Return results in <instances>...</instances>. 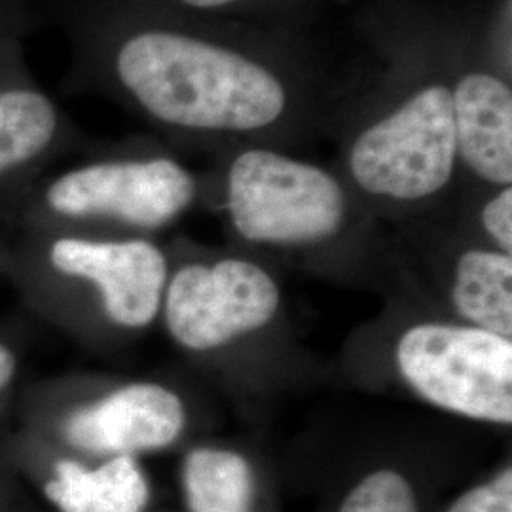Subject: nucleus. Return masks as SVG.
I'll return each instance as SVG.
<instances>
[{
    "label": "nucleus",
    "instance_id": "nucleus-1",
    "mask_svg": "<svg viewBox=\"0 0 512 512\" xmlns=\"http://www.w3.org/2000/svg\"><path fill=\"white\" fill-rule=\"evenodd\" d=\"M109 71L150 118L188 129L251 131L285 107L281 84L241 55L160 27L116 42Z\"/></svg>",
    "mask_w": 512,
    "mask_h": 512
},
{
    "label": "nucleus",
    "instance_id": "nucleus-2",
    "mask_svg": "<svg viewBox=\"0 0 512 512\" xmlns=\"http://www.w3.org/2000/svg\"><path fill=\"white\" fill-rule=\"evenodd\" d=\"M401 384L420 401L463 420L512 423V340L459 321L408 325L391 351Z\"/></svg>",
    "mask_w": 512,
    "mask_h": 512
},
{
    "label": "nucleus",
    "instance_id": "nucleus-3",
    "mask_svg": "<svg viewBox=\"0 0 512 512\" xmlns=\"http://www.w3.org/2000/svg\"><path fill=\"white\" fill-rule=\"evenodd\" d=\"M228 215L258 245L306 247L334 238L346 198L327 171L270 150L239 154L228 171Z\"/></svg>",
    "mask_w": 512,
    "mask_h": 512
},
{
    "label": "nucleus",
    "instance_id": "nucleus-4",
    "mask_svg": "<svg viewBox=\"0 0 512 512\" xmlns=\"http://www.w3.org/2000/svg\"><path fill=\"white\" fill-rule=\"evenodd\" d=\"M281 310L274 275L247 258L190 262L169 275L162 300L171 340L192 353H217L268 329Z\"/></svg>",
    "mask_w": 512,
    "mask_h": 512
},
{
    "label": "nucleus",
    "instance_id": "nucleus-5",
    "mask_svg": "<svg viewBox=\"0 0 512 512\" xmlns=\"http://www.w3.org/2000/svg\"><path fill=\"white\" fill-rule=\"evenodd\" d=\"M452 93L425 88L355 141L349 169L368 194L416 202L442 190L456 167Z\"/></svg>",
    "mask_w": 512,
    "mask_h": 512
},
{
    "label": "nucleus",
    "instance_id": "nucleus-6",
    "mask_svg": "<svg viewBox=\"0 0 512 512\" xmlns=\"http://www.w3.org/2000/svg\"><path fill=\"white\" fill-rule=\"evenodd\" d=\"M194 196L196 183L183 165L137 158L73 167L42 188L38 205L57 220H112L158 230L183 215Z\"/></svg>",
    "mask_w": 512,
    "mask_h": 512
},
{
    "label": "nucleus",
    "instance_id": "nucleus-7",
    "mask_svg": "<svg viewBox=\"0 0 512 512\" xmlns=\"http://www.w3.org/2000/svg\"><path fill=\"white\" fill-rule=\"evenodd\" d=\"M57 272L90 281L116 327H150L164 300L169 266L164 251L148 239L59 236L48 247Z\"/></svg>",
    "mask_w": 512,
    "mask_h": 512
},
{
    "label": "nucleus",
    "instance_id": "nucleus-8",
    "mask_svg": "<svg viewBox=\"0 0 512 512\" xmlns=\"http://www.w3.org/2000/svg\"><path fill=\"white\" fill-rule=\"evenodd\" d=\"M188 423L179 393L156 382L122 385L65 420L67 442L92 456L137 458L181 439Z\"/></svg>",
    "mask_w": 512,
    "mask_h": 512
},
{
    "label": "nucleus",
    "instance_id": "nucleus-9",
    "mask_svg": "<svg viewBox=\"0 0 512 512\" xmlns=\"http://www.w3.org/2000/svg\"><path fill=\"white\" fill-rule=\"evenodd\" d=\"M21 40H0V183L31 171L67 137V118L31 73Z\"/></svg>",
    "mask_w": 512,
    "mask_h": 512
},
{
    "label": "nucleus",
    "instance_id": "nucleus-10",
    "mask_svg": "<svg viewBox=\"0 0 512 512\" xmlns=\"http://www.w3.org/2000/svg\"><path fill=\"white\" fill-rule=\"evenodd\" d=\"M456 147L484 181L512 183L511 90L490 74H469L452 93Z\"/></svg>",
    "mask_w": 512,
    "mask_h": 512
},
{
    "label": "nucleus",
    "instance_id": "nucleus-11",
    "mask_svg": "<svg viewBox=\"0 0 512 512\" xmlns=\"http://www.w3.org/2000/svg\"><path fill=\"white\" fill-rule=\"evenodd\" d=\"M44 495L59 512H145L150 484L139 459L131 456L105 458L95 467L61 459Z\"/></svg>",
    "mask_w": 512,
    "mask_h": 512
},
{
    "label": "nucleus",
    "instance_id": "nucleus-12",
    "mask_svg": "<svg viewBox=\"0 0 512 512\" xmlns=\"http://www.w3.org/2000/svg\"><path fill=\"white\" fill-rule=\"evenodd\" d=\"M446 293L456 321L512 340V255L497 249L463 251Z\"/></svg>",
    "mask_w": 512,
    "mask_h": 512
},
{
    "label": "nucleus",
    "instance_id": "nucleus-13",
    "mask_svg": "<svg viewBox=\"0 0 512 512\" xmlns=\"http://www.w3.org/2000/svg\"><path fill=\"white\" fill-rule=\"evenodd\" d=\"M181 482L186 512H253L255 507V469L234 448H192L184 456Z\"/></svg>",
    "mask_w": 512,
    "mask_h": 512
},
{
    "label": "nucleus",
    "instance_id": "nucleus-14",
    "mask_svg": "<svg viewBox=\"0 0 512 512\" xmlns=\"http://www.w3.org/2000/svg\"><path fill=\"white\" fill-rule=\"evenodd\" d=\"M336 512H420V497L403 471L378 467L351 484Z\"/></svg>",
    "mask_w": 512,
    "mask_h": 512
},
{
    "label": "nucleus",
    "instance_id": "nucleus-15",
    "mask_svg": "<svg viewBox=\"0 0 512 512\" xmlns=\"http://www.w3.org/2000/svg\"><path fill=\"white\" fill-rule=\"evenodd\" d=\"M446 512H512L511 465L463 492Z\"/></svg>",
    "mask_w": 512,
    "mask_h": 512
},
{
    "label": "nucleus",
    "instance_id": "nucleus-16",
    "mask_svg": "<svg viewBox=\"0 0 512 512\" xmlns=\"http://www.w3.org/2000/svg\"><path fill=\"white\" fill-rule=\"evenodd\" d=\"M482 226L494 241V249L512 255V188H503L484 205Z\"/></svg>",
    "mask_w": 512,
    "mask_h": 512
},
{
    "label": "nucleus",
    "instance_id": "nucleus-17",
    "mask_svg": "<svg viewBox=\"0 0 512 512\" xmlns=\"http://www.w3.org/2000/svg\"><path fill=\"white\" fill-rule=\"evenodd\" d=\"M38 0H0V40L23 35L31 27Z\"/></svg>",
    "mask_w": 512,
    "mask_h": 512
},
{
    "label": "nucleus",
    "instance_id": "nucleus-18",
    "mask_svg": "<svg viewBox=\"0 0 512 512\" xmlns=\"http://www.w3.org/2000/svg\"><path fill=\"white\" fill-rule=\"evenodd\" d=\"M16 376V357L12 349L0 344V393L12 384Z\"/></svg>",
    "mask_w": 512,
    "mask_h": 512
},
{
    "label": "nucleus",
    "instance_id": "nucleus-19",
    "mask_svg": "<svg viewBox=\"0 0 512 512\" xmlns=\"http://www.w3.org/2000/svg\"><path fill=\"white\" fill-rule=\"evenodd\" d=\"M181 2L192 6V8H217V6L234 2V0H181Z\"/></svg>",
    "mask_w": 512,
    "mask_h": 512
}]
</instances>
